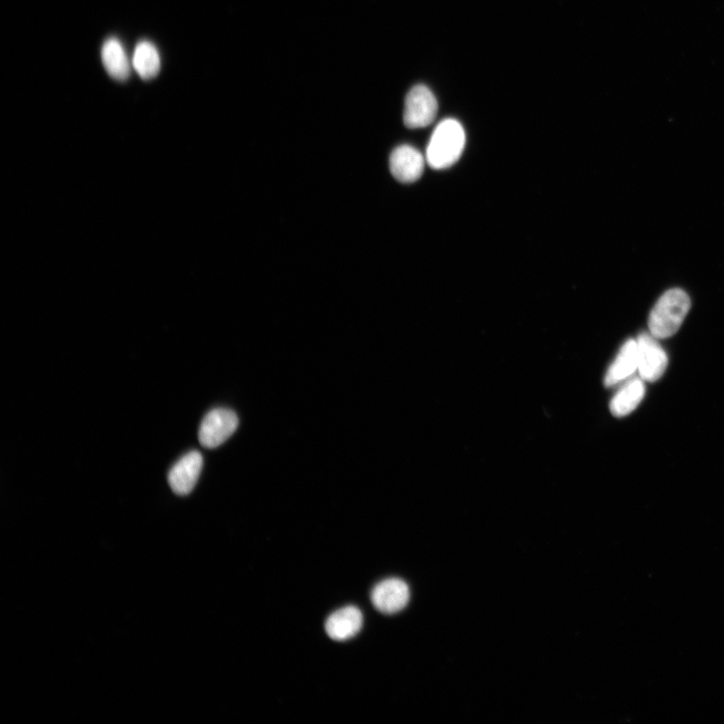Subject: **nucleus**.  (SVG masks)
Wrapping results in <instances>:
<instances>
[{
    "mask_svg": "<svg viewBox=\"0 0 724 724\" xmlns=\"http://www.w3.org/2000/svg\"><path fill=\"white\" fill-rule=\"evenodd\" d=\"M466 135L460 122L446 119L433 132L426 154V160L434 169L452 166L461 157Z\"/></svg>",
    "mask_w": 724,
    "mask_h": 724,
    "instance_id": "obj_1",
    "label": "nucleus"
},
{
    "mask_svg": "<svg viewBox=\"0 0 724 724\" xmlns=\"http://www.w3.org/2000/svg\"><path fill=\"white\" fill-rule=\"evenodd\" d=\"M690 306V298L683 290L671 289L665 292L651 311V334L661 339L674 335L682 325Z\"/></svg>",
    "mask_w": 724,
    "mask_h": 724,
    "instance_id": "obj_2",
    "label": "nucleus"
},
{
    "mask_svg": "<svg viewBox=\"0 0 724 724\" xmlns=\"http://www.w3.org/2000/svg\"><path fill=\"white\" fill-rule=\"evenodd\" d=\"M438 113V102L425 85H417L408 93L405 101L404 121L408 128L419 129L432 124Z\"/></svg>",
    "mask_w": 724,
    "mask_h": 724,
    "instance_id": "obj_3",
    "label": "nucleus"
},
{
    "mask_svg": "<svg viewBox=\"0 0 724 724\" xmlns=\"http://www.w3.org/2000/svg\"><path fill=\"white\" fill-rule=\"evenodd\" d=\"M239 419L235 412L228 409L211 411L203 420L199 440L207 449H215L224 444L237 430Z\"/></svg>",
    "mask_w": 724,
    "mask_h": 724,
    "instance_id": "obj_4",
    "label": "nucleus"
},
{
    "mask_svg": "<svg viewBox=\"0 0 724 724\" xmlns=\"http://www.w3.org/2000/svg\"><path fill=\"white\" fill-rule=\"evenodd\" d=\"M638 372L643 381L654 383L662 378L667 365L666 352L652 334L642 333L637 339Z\"/></svg>",
    "mask_w": 724,
    "mask_h": 724,
    "instance_id": "obj_5",
    "label": "nucleus"
},
{
    "mask_svg": "<svg viewBox=\"0 0 724 724\" xmlns=\"http://www.w3.org/2000/svg\"><path fill=\"white\" fill-rule=\"evenodd\" d=\"M203 466L204 459L198 451H192L181 457L168 474L172 491L180 496L189 495L199 481Z\"/></svg>",
    "mask_w": 724,
    "mask_h": 724,
    "instance_id": "obj_6",
    "label": "nucleus"
},
{
    "mask_svg": "<svg viewBox=\"0 0 724 724\" xmlns=\"http://www.w3.org/2000/svg\"><path fill=\"white\" fill-rule=\"evenodd\" d=\"M409 586L401 579H387L372 591L371 599L375 608L386 615L403 611L410 602Z\"/></svg>",
    "mask_w": 724,
    "mask_h": 724,
    "instance_id": "obj_7",
    "label": "nucleus"
},
{
    "mask_svg": "<svg viewBox=\"0 0 724 724\" xmlns=\"http://www.w3.org/2000/svg\"><path fill=\"white\" fill-rule=\"evenodd\" d=\"M425 161V157L418 149L413 146L402 145L397 147L391 154V172L401 183H415L424 172Z\"/></svg>",
    "mask_w": 724,
    "mask_h": 724,
    "instance_id": "obj_8",
    "label": "nucleus"
},
{
    "mask_svg": "<svg viewBox=\"0 0 724 724\" xmlns=\"http://www.w3.org/2000/svg\"><path fill=\"white\" fill-rule=\"evenodd\" d=\"M364 625V616L354 606H347L331 614L325 622V631L334 641L343 642L356 636Z\"/></svg>",
    "mask_w": 724,
    "mask_h": 724,
    "instance_id": "obj_9",
    "label": "nucleus"
},
{
    "mask_svg": "<svg viewBox=\"0 0 724 724\" xmlns=\"http://www.w3.org/2000/svg\"><path fill=\"white\" fill-rule=\"evenodd\" d=\"M638 371V347L637 340L627 341L621 348L619 354L610 367L605 384L613 387L630 378Z\"/></svg>",
    "mask_w": 724,
    "mask_h": 724,
    "instance_id": "obj_10",
    "label": "nucleus"
},
{
    "mask_svg": "<svg viewBox=\"0 0 724 724\" xmlns=\"http://www.w3.org/2000/svg\"><path fill=\"white\" fill-rule=\"evenodd\" d=\"M102 61L108 74L119 82L126 81L131 74V65L121 43L109 39L102 48Z\"/></svg>",
    "mask_w": 724,
    "mask_h": 724,
    "instance_id": "obj_11",
    "label": "nucleus"
},
{
    "mask_svg": "<svg viewBox=\"0 0 724 724\" xmlns=\"http://www.w3.org/2000/svg\"><path fill=\"white\" fill-rule=\"evenodd\" d=\"M645 396V385L642 379L629 382L612 400L611 413L618 418L631 414Z\"/></svg>",
    "mask_w": 724,
    "mask_h": 724,
    "instance_id": "obj_12",
    "label": "nucleus"
},
{
    "mask_svg": "<svg viewBox=\"0 0 724 724\" xmlns=\"http://www.w3.org/2000/svg\"><path fill=\"white\" fill-rule=\"evenodd\" d=\"M132 66L143 80L155 78L161 65L154 45L146 41L139 43L134 51Z\"/></svg>",
    "mask_w": 724,
    "mask_h": 724,
    "instance_id": "obj_13",
    "label": "nucleus"
}]
</instances>
